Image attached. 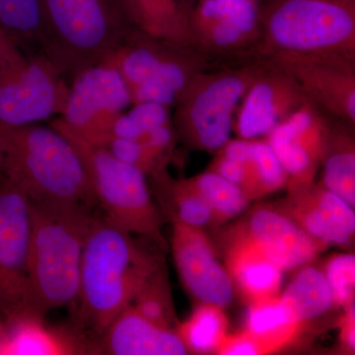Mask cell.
Segmentation results:
<instances>
[{
	"mask_svg": "<svg viewBox=\"0 0 355 355\" xmlns=\"http://www.w3.org/2000/svg\"><path fill=\"white\" fill-rule=\"evenodd\" d=\"M162 259L139 245L135 235L106 216H94L86 237L78 296L71 327L90 345L114 318L132 304Z\"/></svg>",
	"mask_w": 355,
	"mask_h": 355,
	"instance_id": "cell-1",
	"label": "cell"
},
{
	"mask_svg": "<svg viewBox=\"0 0 355 355\" xmlns=\"http://www.w3.org/2000/svg\"><path fill=\"white\" fill-rule=\"evenodd\" d=\"M90 207L31 202L27 303L32 314L44 318L51 311L76 304L84 245L94 219Z\"/></svg>",
	"mask_w": 355,
	"mask_h": 355,
	"instance_id": "cell-2",
	"label": "cell"
},
{
	"mask_svg": "<svg viewBox=\"0 0 355 355\" xmlns=\"http://www.w3.org/2000/svg\"><path fill=\"white\" fill-rule=\"evenodd\" d=\"M0 177L31 202L96 205L83 156L51 123L0 125Z\"/></svg>",
	"mask_w": 355,
	"mask_h": 355,
	"instance_id": "cell-3",
	"label": "cell"
},
{
	"mask_svg": "<svg viewBox=\"0 0 355 355\" xmlns=\"http://www.w3.org/2000/svg\"><path fill=\"white\" fill-rule=\"evenodd\" d=\"M44 53L69 83L106 60L132 29L123 0H44Z\"/></svg>",
	"mask_w": 355,
	"mask_h": 355,
	"instance_id": "cell-4",
	"label": "cell"
},
{
	"mask_svg": "<svg viewBox=\"0 0 355 355\" xmlns=\"http://www.w3.org/2000/svg\"><path fill=\"white\" fill-rule=\"evenodd\" d=\"M261 58L275 51L355 60V0H268Z\"/></svg>",
	"mask_w": 355,
	"mask_h": 355,
	"instance_id": "cell-5",
	"label": "cell"
},
{
	"mask_svg": "<svg viewBox=\"0 0 355 355\" xmlns=\"http://www.w3.org/2000/svg\"><path fill=\"white\" fill-rule=\"evenodd\" d=\"M265 58L230 69L200 72L175 105L173 125L187 146L218 151L231 139L243 97L265 69Z\"/></svg>",
	"mask_w": 355,
	"mask_h": 355,
	"instance_id": "cell-6",
	"label": "cell"
},
{
	"mask_svg": "<svg viewBox=\"0 0 355 355\" xmlns=\"http://www.w3.org/2000/svg\"><path fill=\"white\" fill-rule=\"evenodd\" d=\"M209 60L191 46L154 38L133 27L103 62L120 72L132 104L156 103L171 108L193 77L209 69Z\"/></svg>",
	"mask_w": 355,
	"mask_h": 355,
	"instance_id": "cell-7",
	"label": "cell"
},
{
	"mask_svg": "<svg viewBox=\"0 0 355 355\" xmlns=\"http://www.w3.org/2000/svg\"><path fill=\"white\" fill-rule=\"evenodd\" d=\"M67 137L83 156L96 205L104 216L128 232L167 250L162 214L154 202L146 175L116 158L105 146Z\"/></svg>",
	"mask_w": 355,
	"mask_h": 355,
	"instance_id": "cell-8",
	"label": "cell"
},
{
	"mask_svg": "<svg viewBox=\"0 0 355 355\" xmlns=\"http://www.w3.org/2000/svg\"><path fill=\"white\" fill-rule=\"evenodd\" d=\"M69 83L44 55L23 53L0 64V125L43 123L64 112Z\"/></svg>",
	"mask_w": 355,
	"mask_h": 355,
	"instance_id": "cell-9",
	"label": "cell"
},
{
	"mask_svg": "<svg viewBox=\"0 0 355 355\" xmlns=\"http://www.w3.org/2000/svg\"><path fill=\"white\" fill-rule=\"evenodd\" d=\"M132 105L120 72L101 62L81 70L70 80L64 112L49 123L70 137L103 146L116 116Z\"/></svg>",
	"mask_w": 355,
	"mask_h": 355,
	"instance_id": "cell-10",
	"label": "cell"
},
{
	"mask_svg": "<svg viewBox=\"0 0 355 355\" xmlns=\"http://www.w3.org/2000/svg\"><path fill=\"white\" fill-rule=\"evenodd\" d=\"M191 46L207 58H261L260 4L254 0H197L188 11Z\"/></svg>",
	"mask_w": 355,
	"mask_h": 355,
	"instance_id": "cell-11",
	"label": "cell"
},
{
	"mask_svg": "<svg viewBox=\"0 0 355 355\" xmlns=\"http://www.w3.org/2000/svg\"><path fill=\"white\" fill-rule=\"evenodd\" d=\"M30 235L31 202L17 187L0 177V315L6 321L30 313L27 303Z\"/></svg>",
	"mask_w": 355,
	"mask_h": 355,
	"instance_id": "cell-12",
	"label": "cell"
},
{
	"mask_svg": "<svg viewBox=\"0 0 355 355\" xmlns=\"http://www.w3.org/2000/svg\"><path fill=\"white\" fill-rule=\"evenodd\" d=\"M265 58L297 83L312 104L349 125L355 123V60L275 51Z\"/></svg>",
	"mask_w": 355,
	"mask_h": 355,
	"instance_id": "cell-13",
	"label": "cell"
},
{
	"mask_svg": "<svg viewBox=\"0 0 355 355\" xmlns=\"http://www.w3.org/2000/svg\"><path fill=\"white\" fill-rule=\"evenodd\" d=\"M170 246L178 275L191 297L224 309L232 303L234 284L205 229L173 222Z\"/></svg>",
	"mask_w": 355,
	"mask_h": 355,
	"instance_id": "cell-14",
	"label": "cell"
},
{
	"mask_svg": "<svg viewBox=\"0 0 355 355\" xmlns=\"http://www.w3.org/2000/svg\"><path fill=\"white\" fill-rule=\"evenodd\" d=\"M307 102L297 83L268 60L240 103L233 130L239 139H265Z\"/></svg>",
	"mask_w": 355,
	"mask_h": 355,
	"instance_id": "cell-15",
	"label": "cell"
},
{
	"mask_svg": "<svg viewBox=\"0 0 355 355\" xmlns=\"http://www.w3.org/2000/svg\"><path fill=\"white\" fill-rule=\"evenodd\" d=\"M231 227L256 245L284 272L309 265L328 248L275 207H254Z\"/></svg>",
	"mask_w": 355,
	"mask_h": 355,
	"instance_id": "cell-16",
	"label": "cell"
},
{
	"mask_svg": "<svg viewBox=\"0 0 355 355\" xmlns=\"http://www.w3.org/2000/svg\"><path fill=\"white\" fill-rule=\"evenodd\" d=\"M277 209L324 246L347 248L354 243V209L323 184L291 189Z\"/></svg>",
	"mask_w": 355,
	"mask_h": 355,
	"instance_id": "cell-17",
	"label": "cell"
},
{
	"mask_svg": "<svg viewBox=\"0 0 355 355\" xmlns=\"http://www.w3.org/2000/svg\"><path fill=\"white\" fill-rule=\"evenodd\" d=\"M220 244L235 291L248 305L279 295L284 272L256 245L231 226L222 232Z\"/></svg>",
	"mask_w": 355,
	"mask_h": 355,
	"instance_id": "cell-18",
	"label": "cell"
},
{
	"mask_svg": "<svg viewBox=\"0 0 355 355\" xmlns=\"http://www.w3.org/2000/svg\"><path fill=\"white\" fill-rule=\"evenodd\" d=\"M92 354L184 355L188 350L176 331L153 323L130 305L96 340Z\"/></svg>",
	"mask_w": 355,
	"mask_h": 355,
	"instance_id": "cell-19",
	"label": "cell"
},
{
	"mask_svg": "<svg viewBox=\"0 0 355 355\" xmlns=\"http://www.w3.org/2000/svg\"><path fill=\"white\" fill-rule=\"evenodd\" d=\"M6 322L4 355L90 354L83 336L72 328H51L44 318L25 313Z\"/></svg>",
	"mask_w": 355,
	"mask_h": 355,
	"instance_id": "cell-20",
	"label": "cell"
},
{
	"mask_svg": "<svg viewBox=\"0 0 355 355\" xmlns=\"http://www.w3.org/2000/svg\"><path fill=\"white\" fill-rule=\"evenodd\" d=\"M305 326L279 294L248 305L244 331L260 345L261 354H270L295 343Z\"/></svg>",
	"mask_w": 355,
	"mask_h": 355,
	"instance_id": "cell-21",
	"label": "cell"
},
{
	"mask_svg": "<svg viewBox=\"0 0 355 355\" xmlns=\"http://www.w3.org/2000/svg\"><path fill=\"white\" fill-rule=\"evenodd\" d=\"M149 187L162 216L200 229L217 228L209 203L189 179H174L163 172L148 178Z\"/></svg>",
	"mask_w": 355,
	"mask_h": 355,
	"instance_id": "cell-22",
	"label": "cell"
},
{
	"mask_svg": "<svg viewBox=\"0 0 355 355\" xmlns=\"http://www.w3.org/2000/svg\"><path fill=\"white\" fill-rule=\"evenodd\" d=\"M123 3L133 26L140 31L191 46L188 11L179 0H123Z\"/></svg>",
	"mask_w": 355,
	"mask_h": 355,
	"instance_id": "cell-23",
	"label": "cell"
},
{
	"mask_svg": "<svg viewBox=\"0 0 355 355\" xmlns=\"http://www.w3.org/2000/svg\"><path fill=\"white\" fill-rule=\"evenodd\" d=\"M0 31L24 55H44V0H0Z\"/></svg>",
	"mask_w": 355,
	"mask_h": 355,
	"instance_id": "cell-24",
	"label": "cell"
},
{
	"mask_svg": "<svg viewBox=\"0 0 355 355\" xmlns=\"http://www.w3.org/2000/svg\"><path fill=\"white\" fill-rule=\"evenodd\" d=\"M280 295L306 324L323 316L335 307L323 270L311 263L300 266V270Z\"/></svg>",
	"mask_w": 355,
	"mask_h": 355,
	"instance_id": "cell-25",
	"label": "cell"
},
{
	"mask_svg": "<svg viewBox=\"0 0 355 355\" xmlns=\"http://www.w3.org/2000/svg\"><path fill=\"white\" fill-rule=\"evenodd\" d=\"M322 164L324 165L322 184L354 209V139L343 125L331 127L330 144Z\"/></svg>",
	"mask_w": 355,
	"mask_h": 355,
	"instance_id": "cell-26",
	"label": "cell"
},
{
	"mask_svg": "<svg viewBox=\"0 0 355 355\" xmlns=\"http://www.w3.org/2000/svg\"><path fill=\"white\" fill-rule=\"evenodd\" d=\"M228 320L220 306L200 303L176 331L188 354H216L226 338Z\"/></svg>",
	"mask_w": 355,
	"mask_h": 355,
	"instance_id": "cell-27",
	"label": "cell"
},
{
	"mask_svg": "<svg viewBox=\"0 0 355 355\" xmlns=\"http://www.w3.org/2000/svg\"><path fill=\"white\" fill-rule=\"evenodd\" d=\"M190 180L205 202L209 203L217 227L242 216L251 202L237 184L231 183L211 170L190 178Z\"/></svg>",
	"mask_w": 355,
	"mask_h": 355,
	"instance_id": "cell-28",
	"label": "cell"
},
{
	"mask_svg": "<svg viewBox=\"0 0 355 355\" xmlns=\"http://www.w3.org/2000/svg\"><path fill=\"white\" fill-rule=\"evenodd\" d=\"M132 305L153 323L176 331L179 321L173 302L167 268L163 261L149 275Z\"/></svg>",
	"mask_w": 355,
	"mask_h": 355,
	"instance_id": "cell-29",
	"label": "cell"
},
{
	"mask_svg": "<svg viewBox=\"0 0 355 355\" xmlns=\"http://www.w3.org/2000/svg\"><path fill=\"white\" fill-rule=\"evenodd\" d=\"M249 175V198L253 200L286 188L288 177L266 139L254 140L253 154L243 163Z\"/></svg>",
	"mask_w": 355,
	"mask_h": 355,
	"instance_id": "cell-30",
	"label": "cell"
},
{
	"mask_svg": "<svg viewBox=\"0 0 355 355\" xmlns=\"http://www.w3.org/2000/svg\"><path fill=\"white\" fill-rule=\"evenodd\" d=\"M322 270L330 287L334 306L343 308L354 303V254H335L326 261Z\"/></svg>",
	"mask_w": 355,
	"mask_h": 355,
	"instance_id": "cell-31",
	"label": "cell"
},
{
	"mask_svg": "<svg viewBox=\"0 0 355 355\" xmlns=\"http://www.w3.org/2000/svg\"><path fill=\"white\" fill-rule=\"evenodd\" d=\"M116 158L137 168L147 178L167 171L168 163L135 140L111 139L104 146Z\"/></svg>",
	"mask_w": 355,
	"mask_h": 355,
	"instance_id": "cell-32",
	"label": "cell"
},
{
	"mask_svg": "<svg viewBox=\"0 0 355 355\" xmlns=\"http://www.w3.org/2000/svg\"><path fill=\"white\" fill-rule=\"evenodd\" d=\"M170 109L171 108L156 104V103H137V104H132L127 110V114L139 128L140 135H141L142 133L151 132L172 123L173 119Z\"/></svg>",
	"mask_w": 355,
	"mask_h": 355,
	"instance_id": "cell-33",
	"label": "cell"
},
{
	"mask_svg": "<svg viewBox=\"0 0 355 355\" xmlns=\"http://www.w3.org/2000/svg\"><path fill=\"white\" fill-rule=\"evenodd\" d=\"M209 170H211V171L220 175L221 177L225 178L231 183L237 184L248 197L249 175H248L246 167L241 163L229 160V159L222 157V156L217 154L216 159L210 164Z\"/></svg>",
	"mask_w": 355,
	"mask_h": 355,
	"instance_id": "cell-34",
	"label": "cell"
},
{
	"mask_svg": "<svg viewBox=\"0 0 355 355\" xmlns=\"http://www.w3.org/2000/svg\"><path fill=\"white\" fill-rule=\"evenodd\" d=\"M219 355H261L260 345L249 334L243 331L235 335H227L221 343Z\"/></svg>",
	"mask_w": 355,
	"mask_h": 355,
	"instance_id": "cell-35",
	"label": "cell"
},
{
	"mask_svg": "<svg viewBox=\"0 0 355 355\" xmlns=\"http://www.w3.org/2000/svg\"><path fill=\"white\" fill-rule=\"evenodd\" d=\"M345 312L340 320V342L343 349L354 354L355 350V309L354 303L343 307Z\"/></svg>",
	"mask_w": 355,
	"mask_h": 355,
	"instance_id": "cell-36",
	"label": "cell"
},
{
	"mask_svg": "<svg viewBox=\"0 0 355 355\" xmlns=\"http://www.w3.org/2000/svg\"><path fill=\"white\" fill-rule=\"evenodd\" d=\"M22 53L0 31V64Z\"/></svg>",
	"mask_w": 355,
	"mask_h": 355,
	"instance_id": "cell-37",
	"label": "cell"
},
{
	"mask_svg": "<svg viewBox=\"0 0 355 355\" xmlns=\"http://www.w3.org/2000/svg\"><path fill=\"white\" fill-rule=\"evenodd\" d=\"M6 322L3 317L0 315V355H4L6 343Z\"/></svg>",
	"mask_w": 355,
	"mask_h": 355,
	"instance_id": "cell-38",
	"label": "cell"
},
{
	"mask_svg": "<svg viewBox=\"0 0 355 355\" xmlns=\"http://www.w3.org/2000/svg\"><path fill=\"white\" fill-rule=\"evenodd\" d=\"M179 1L180 3L187 9V11H189V9L191 8V6H193L197 0H179Z\"/></svg>",
	"mask_w": 355,
	"mask_h": 355,
	"instance_id": "cell-39",
	"label": "cell"
},
{
	"mask_svg": "<svg viewBox=\"0 0 355 355\" xmlns=\"http://www.w3.org/2000/svg\"><path fill=\"white\" fill-rule=\"evenodd\" d=\"M254 1H258L259 2V0H254Z\"/></svg>",
	"mask_w": 355,
	"mask_h": 355,
	"instance_id": "cell-40",
	"label": "cell"
}]
</instances>
